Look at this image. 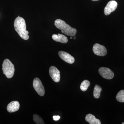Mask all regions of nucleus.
I'll use <instances>...</instances> for the list:
<instances>
[{"label":"nucleus","instance_id":"aec40b11","mask_svg":"<svg viewBox=\"0 0 124 124\" xmlns=\"http://www.w3.org/2000/svg\"><path fill=\"white\" fill-rule=\"evenodd\" d=\"M72 36L71 37H70V38L71 39H72Z\"/></svg>","mask_w":124,"mask_h":124},{"label":"nucleus","instance_id":"f257e3e1","mask_svg":"<svg viewBox=\"0 0 124 124\" xmlns=\"http://www.w3.org/2000/svg\"><path fill=\"white\" fill-rule=\"evenodd\" d=\"M14 27L21 38L24 40L29 39V32L26 30V22L23 18L20 16L16 18L14 23Z\"/></svg>","mask_w":124,"mask_h":124},{"label":"nucleus","instance_id":"9d476101","mask_svg":"<svg viewBox=\"0 0 124 124\" xmlns=\"http://www.w3.org/2000/svg\"><path fill=\"white\" fill-rule=\"evenodd\" d=\"M20 104L17 101H13L10 103L7 106V110L9 112L17 111L19 109Z\"/></svg>","mask_w":124,"mask_h":124},{"label":"nucleus","instance_id":"9b49d317","mask_svg":"<svg viewBox=\"0 0 124 124\" xmlns=\"http://www.w3.org/2000/svg\"><path fill=\"white\" fill-rule=\"evenodd\" d=\"M52 38L55 41L63 44L67 43L68 41V39L67 37L62 34L59 33H58V35L54 34L52 36Z\"/></svg>","mask_w":124,"mask_h":124},{"label":"nucleus","instance_id":"6ab92c4d","mask_svg":"<svg viewBox=\"0 0 124 124\" xmlns=\"http://www.w3.org/2000/svg\"><path fill=\"white\" fill-rule=\"evenodd\" d=\"M76 38V37H73V38H74V39H75Z\"/></svg>","mask_w":124,"mask_h":124},{"label":"nucleus","instance_id":"f8f14e48","mask_svg":"<svg viewBox=\"0 0 124 124\" xmlns=\"http://www.w3.org/2000/svg\"><path fill=\"white\" fill-rule=\"evenodd\" d=\"M85 119L87 122L90 124H101V121L98 119H96L95 116L91 114L86 115Z\"/></svg>","mask_w":124,"mask_h":124},{"label":"nucleus","instance_id":"39448f33","mask_svg":"<svg viewBox=\"0 0 124 124\" xmlns=\"http://www.w3.org/2000/svg\"><path fill=\"white\" fill-rule=\"evenodd\" d=\"M93 51L96 55L104 56L106 55L107 51L105 46L98 44H95L93 47Z\"/></svg>","mask_w":124,"mask_h":124},{"label":"nucleus","instance_id":"423d86ee","mask_svg":"<svg viewBox=\"0 0 124 124\" xmlns=\"http://www.w3.org/2000/svg\"><path fill=\"white\" fill-rule=\"evenodd\" d=\"M99 72L101 76L107 79H111L114 77L113 72L107 68H100L99 70Z\"/></svg>","mask_w":124,"mask_h":124},{"label":"nucleus","instance_id":"4468645a","mask_svg":"<svg viewBox=\"0 0 124 124\" xmlns=\"http://www.w3.org/2000/svg\"><path fill=\"white\" fill-rule=\"evenodd\" d=\"M90 85V82L88 80H85L83 81L81 84V90L83 91H85L87 90V89Z\"/></svg>","mask_w":124,"mask_h":124},{"label":"nucleus","instance_id":"6e6552de","mask_svg":"<svg viewBox=\"0 0 124 124\" xmlns=\"http://www.w3.org/2000/svg\"><path fill=\"white\" fill-rule=\"evenodd\" d=\"M117 2L115 0L110 1L107 4L104 9V14L105 15H109L111 13L115 11L117 8Z\"/></svg>","mask_w":124,"mask_h":124},{"label":"nucleus","instance_id":"412c9836","mask_svg":"<svg viewBox=\"0 0 124 124\" xmlns=\"http://www.w3.org/2000/svg\"><path fill=\"white\" fill-rule=\"evenodd\" d=\"M122 124H124V122H122Z\"/></svg>","mask_w":124,"mask_h":124},{"label":"nucleus","instance_id":"1a4fd4ad","mask_svg":"<svg viewBox=\"0 0 124 124\" xmlns=\"http://www.w3.org/2000/svg\"><path fill=\"white\" fill-rule=\"evenodd\" d=\"M59 57L62 60L69 64H72L75 62V59L70 54L64 51H60L58 53Z\"/></svg>","mask_w":124,"mask_h":124},{"label":"nucleus","instance_id":"a211bd4d","mask_svg":"<svg viewBox=\"0 0 124 124\" xmlns=\"http://www.w3.org/2000/svg\"><path fill=\"white\" fill-rule=\"evenodd\" d=\"M92 1H96L99 0H92Z\"/></svg>","mask_w":124,"mask_h":124},{"label":"nucleus","instance_id":"f3484780","mask_svg":"<svg viewBox=\"0 0 124 124\" xmlns=\"http://www.w3.org/2000/svg\"><path fill=\"white\" fill-rule=\"evenodd\" d=\"M60 116H53L54 120L58 121L60 119Z\"/></svg>","mask_w":124,"mask_h":124},{"label":"nucleus","instance_id":"ddd939ff","mask_svg":"<svg viewBox=\"0 0 124 124\" xmlns=\"http://www.w3.org/2000/svg\"><path fill=\"white\" fill-rule=\"evenodd\" d=\"M102 91L101 87L98 85H96L94 86L93 92L94 97L96 99H98L100 97V94Z\"/></svg>","mask_w":124,"mask_h":124},{"label":"nucleus","instance_id":"dca6fc26","mask_svg":"<svg viewBox=\"0 0 124 124\" xmlns=\"http://www.w3.org/2000/svg\"><path fill=\"white\" fill-rule=\"evenodd\" d=\"M33 119L36 124H44V121L39 116L35 114L33 116Z\"/></svg>","mask_w":124,"mask_h":124},{"label":"nucleus","instance_id":"2eb2a0df","mask_svg":"<svg viewBox=\"0 0 124 124\" xmlns=\"http://www.w3.org/2000/svg\"><path fill=\"white\" fill-rule=\"evenodd\" d=\"M116 98L118 101L124 102V90H122L118 92L116 96Z\"/></svg>","mask_w":124,"mask_h":124},{"label":"nucleus","instance_id":"7ed1b4c3","mask_svg":"<svg viewBox=\"0 0 124 124\" xmlns=\"http://www.w3.org/2000/svg\"><path fill=\"white\" fill-rule=\"evenodd\" d=\"M2 70L4 74L8 78L13 76L15 72L14 66L8 59L4 60L2 64Z\"/></svg>","mask_w":124,"mask_h":124},{"label":"nucleus","instance_id":"20e7f679","mask_svg":"<svg viewBox=\"0 0 124 124\" xmlns=\"http://www.w3.org/2000/svg\"><path fill=\"white\" fill-rule=\"evenodd\" d=\"M33 88L37 93L41 96H43L44 95L45 90L44 86L40 80L36 78L33 80Z\"/></svg>","mask_w":124,"mask_h":124},{"label":"nucleus","instance_id":"0eeeda50","mask_svg":"<svg viewBox=\"0 0 124 124\" xmlns=\"http://www.w3.org/2000/svg\"><path fill=\"white\" fill-rule=\"evenodd\" d=\"M49 73L52 79L55 82L60 81V71L55 67L52 66L50 68Z\"/></svg>","mask_w":124,"mask_h":124},{"label":"nucleus","instance_id":"f03ea898","mask_svg":"<svg viewBox=\"0 0 124 124\" xmlns=\"http://www.w3.org/2000/svg\"><path fill=\"white\" fill-rule=\"evenodd\" d=\"M54 24L57 28L61 30L62 33L67 36H74L76 34V29L71 27L63 20L57 19L54 22Z\"/></svg>","mask_w":124,"mask_h":124}]
</instances>
